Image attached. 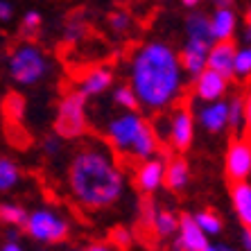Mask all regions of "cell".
<instances>
[{"label":"cell","instance_id":"8992f818","mask_svg":"<svg viewBox=\"0 0 251 251\" xmlns=\"http://www.w3.org/2000/svg\"><path fill=\"white\" fill-rule=\"evenodd\" d=\"M25 228L34 240L41 242H64L68 238V224L50 210H36L25 220Z\"/></svg>","mask_w":251,"mask_h":251},{"label":"cell","instance_id":"8fae6325","mask_svg":"<svg viewBox=\"0 0 251 251\" xmlns=\"http://www.w3.org/2000/svg\"><path fill=\"white\" fill-rule=\"evenodd\" d=\"M206 54H208V41L201 39H190L181 54V66L190 75H199L206 66Z\"/></svg>","mask_w":251,"mask_h":251},{"label":"cell","instance_id":"ffe728a7","mask_svg":"<svg viewBox=\"0 0 251 251\" xmlns=\"http://www.w3.org/2000/svg\"><path fill=\"white\" fill-rule=\"evenodd\" d=\"M186 29L190 39H201V41H210V21L204 16V14H193L188 16L186 21Z\"/></svg>","mask_w":251,"mask_h":251},{"label":"cell","instance_id":"5bb4252c","mask_svg":"<svg viewBox=\"0 0 251 251\" xmlns=\"http://www.w3.org/2000/svg\"><path fill=\"white\" fill-rule=\"evenodd\" d=\"M231 195H233V206L240 222H242V226L249 228L251 226V186L247 181H238L233 183Z\"/></svg>","mask_w":251,"mask_h":251},{"label":"cell","instance_id":"f35d334b","mask_svg":"<svg viewBox=\"0 0 251 251\" xmlns=\"http://www.w3.org/2000/svg\"><path fill=\"white\" fill-rule=\"evenodd\" d=\"M201 251H220V249H217V247H210V245H206Z\"/></svg>","mask_w":251,"mask_h":251},{"label":"cell","instance_id":"2e32d148","mask_svg":"<svg viewBox=\"0 0 251 251\" xmlns=\"http://www.w3.org/2000/svg\"><path fill=\"white\" fill-rule=\"evenodd\" d=\"M233 27H235V16L231 9H226V7H220L217 9V14L213 16V21H210V36L213 39H231V34H233Z\"/></svg>","mask_w":251,"mask_h":251},{"label":"cell","instance_id":"ab89813d","mask_svg":"<svg viewBox=\"0 0 251 251\" xmlns=\"http://www.w3.org/2000/svg\"><path fill=\"white\" fill-rule=\"evenodd\" d=\"M220 251H235V249H231V247H217Z\"/></svg>","mask_w":251,"mask_h":251},{"label":"cell","instance_id":"7a4b0ae2","mask_svg":"<svg viewBox=\"0 0 251 251\" xmlns=\"http://www.w3.org/2000/svg\"><path fill=\"white\" fill-rule=\"evenodd\" d=\"M134 93L145 106L161 109L170 104L179 91L181 75L179 61L170 48L161 43H150L134 59Z\"/></svg>","mask_w":251,"mask_h":251},{"label":"cell","instance_id":"6da1fadb","mask_svg":"<svg viewBox=\"0 0 251 251\" xmlns=\"http://www.w3.org/2000/svg\"><path fill=\"white\" fill-rule=\"evenodd\" d=\"M70 188L79 204L88 208H106L123 195V175L109 154L98 145H86L70 163Z\"/></svg>","mask_w":251,"mask_h":251},{"label":"cell","instance_id":"1f68e13d","mask_svg":"<svg viewBox=\"0 0 251 251\" xmlns=\"http://www.w3.org/2000/svg\"><path fill=\"white\" fill-rule=\"evenodd\" d=\"M242 247H245V251L251 249V233L247 226H245V231H242Z\"/></svg>","mask_w":251,"mask_h":251},{"label":"cell","instance_id":"484cf974","mask_svg":"<svg viewBox=\"0 0 251 251\" xmlns=\"http://www.w3.org/2000/svg\"><path fill=\"white\" fill-rule=\"evenodd\" d=\"M116 104L125 106L129 111H138V98H136L131 86H120L116 91Z\"/></svg>","mask_w":251,"mask_h":251},{"label":"cell","instance_id":"cb8c5ba5","mask_svg":"<svg viewBox=\"0 0 251 251\" xmlns=\"http://www.w3.org/2000/svg\"><path fill=\"white\" fill-rule=\"evenodd\" d=\"M0 220H2V222H7V224H14V226H25L27 213H25L21 206L2 204V206H0Z\"/></svg>","mask_w":251,"mask_h":251},{"label":"cell","instance_id":"44dd1931","mask_svg":"<svg viewBox=\"0 0 251 251\" xmlns=\"http://www.w3.org/2000/svg\"><path fill=\"white\" fill-rule=\"evenodd\" d=\"M176 220L170 210H161V213H156L154 215V222H152V228L154 233L158 235V238H168V235H172L176 231Z\"/></svg>","mask_w":251,"mask_h":251},{"label":"cell","instance_id":"d6a6232c","mask_svg":"<svg viewBox=\"0 0 251 251\" xmlns=\"http://www.w3.org/2000/svg\"><path fill=\"white\" fill-rule=\"evenodd\" d=\"M75 251H113V249L106 245H91V247H86V249H75Z\"/></svg>","mask_w":251,"mask_h":251},{"label":"cell","instance_id":"f1b7e54d","mask_svg":"<svg viewBox=\"0 0 251 251\" xmlns=\"http://www.w3.org/2000/svg\"><path fill=\"white\" fill-rule=\"evenodd\" d=\"M109 21H111V27H113V29H118V32H125V29H127L129 25H131V21H129L127 14H113V16L109 18Z\"/></svg>","mask_w":251,"mask_h":251},{"label":"cell","instance_id":"30bf717a","mask_svg":"<svg viewBox=\"0 0 251 251\" xmlns=\"http://www.w3.org/2000/svg\"><path fill=\"white\" fill-rule=\"evenodd\" d=\"M170 138H172L175 150H179V152H186L190 147V143H193V116L188 109H181L175 116L172 127H170Z\"/></svg>","mask_w":251,"mask_h":251},{"label":"cell","instance_id":"ac0fdd59","mask_svg":"<svg viewBox=\"0 0 251 251\" xmlns=\"http://www.w3.org/2000/svg\"><path fill=\"white\" fill-rule=\"evenodd\" d=\"M186 183H188V163L181 161V158H176V161L170 163L168 172H165V186L170 190L179 193L181 188H186Z\"/></svg>","mask_w":251,"mask_h":251},{"label":"cell","instance_id":"4fadbf2b","mask_svg":"<svg viewBox=\"0 0 251 251\" xmlns=\"http://www.w3.org/2000/svg\"><path fill=\"white\" fill-rule=\"evenodd\" d=\"M226 91V79L215 70H201L197 79V95L201 100H217Z\"/></svg>","mask_w":251,"mask_h":251},{"label":"cell","instance_id":"836d02e7","mask_svg":"<svg viewBox=\"0 0 251 251\" xmlns=\"http://www.w3.org/2000/svg\"><path fill=\"white\" fill-rule=\"evenodd\" d=\"M46 150H48V152H50V154H54V152H57V140L48 138V140H46Z\"/></svg>","mask_w":251,"mask_h":251},{"label":"cell","instance_id":"8d00e7d4","mask_svg":"<svg viewBox=\"0 0 251 251\" xmlns=\"http://www.w3.org/2000/svg\"><path fill=\"white\" fill-rule=\"evenodd\" d=\"M215 2H217V5H220V7H226V5H231L233 0H215Z\"/></svg>","mask_w":251,"mask_h":251},{"label":"cell","instance_id":"e0dca14e","mask_svg":"<svg viewBox=\"0 0 251 251\" xmlns=\"http://www.w3.org/2000/svg\"><path fill=\"white\" fill-rule=\"evenodd\" d=\"M199 120H201V125H204L208 131H213V134L222 131V129L226 127V104H222V102L210 104L208 109H204V111L199 113Z\"/></svg>","mask_w":251,"mask_h":251},{"label":"cell","instance_id":"d6986e66","mask_svg":"<svg viewBox=\"0 0 251 251\" xmlns=\"http://www.w3.org/2000/svg\"><path fill=\"white\" fill-rule=\"evenodd\" d=\"M2 111H5V120L7 125H21L23 120V111H25V100L18 93L9 91L2 100Z\"/></svg>","mask_w":251,"mask_h":251},{"label":"cell","instance_id":"5b68a950","mask_svg":"<svg viewBox=\"0 0 251 251\" xmlns=\"http://www.w3.org/2000/svg\"><path fill=\"white\" fill-rule=\"evenodd\" d=\"M46 57H43L36 48L32 46H21L14 50L12 59H9V70L12 77L21 84H34L46 75Z\"/></svg>","mask_w":251,"mask_h":251},{"label":"cell","instance_id":"4dcf8cb0","mask_svg":"<svg viewBox=\"0 0 251 251\" xmlns=\"http://www.w3.org/2000/svg\"><path fill=\"white\" fill-rule=\"evenodd\" d=\"M9 18H12V7L9 2L0 0V21H9Z\"/></svg>","mask_w":251,"mask_h":251},{"label":"cell","instance_id":"d4e9b609","mask_svg":"<svg viewBox=\"0 0 251 251\" xmlns=\"http://www.w3.org/2000/svg\"><path fill=\"white\" fill-rule=\"evenodd\" d=\"M18 181V170L9 158H0V190H9Z\"/></svg>","mask_w":251,"mask_h":251},{"label":"cell","instance_id":"83f0119b","mask_svg":"<svg viewBox=\"0 0 251 251\" xmlns=\"http://www.w3.org/2000/svg\"><path fill=\"white\" fill-rule=\"evenodd\" d=\"M251 70V54L249 50H240L235 52V59H233V75H240V77H247Z\"/></svg>","mask_w":251,"mask_h":251},{"label":"cell","instance_id":"ba28073f","mask_svg":"<svg viewBox=\"0 0 251 251\" xmlns=\"http://www.w3.org/2000/svg\"><path fill=\"white\" fill-rule=\"evenodd\" d=\"M238 52V46H235L233 39H220L215 46L208 50L206 54V61H208L210 70H215L224 79L233 77V59Z\"/></svg>","mask_w":251,"mask_h":251},{"label":"cell","instance_id":"9a60e30c","mask_svg":"<svg viewBox=\"0 0 251 251\" xmlns=\"http://www.w3.org/2000/svg\"><path fill=\"white\" fill-rule=\"evenodd\" d=\"M109 86H111V73L104 68H98V70H91V73L84 77L82 88H79L77 93H82L84 98H88V95L102 93V91H106Z\"/></svg>","mask_w":251,"mask_h":251},{"label":"cell","instance_id":"7c38bea8","mask_svg":"<svg viewBox=\"0 0 251 251\" xmlns=\"http://www.w3.org/2000/svg\"><path fill=\"white\" fill-rule=\"evenodd\" d=\"M163 181V161L161 158H150L140 165L138 175H136V186L143 193H154Z\"/></svg>","mask_w":251,"mask_h":251},{"label":"cell","instance_id":"e575fe53","mask_svg":"<svg viewBox=\"0 0 251 251\" xmlns=\"http://www.w3.org/2000/svg\"><path fill=\"white\" fill-rule=\"evenodd\" d=\"M0 251H23V249H21V247L16 245V242H7V245L2 247V249H0Z\"/></svg>","mask_w":251,"mask_h":251},{"label":"cell","instance_id":"4316f807","mask_svg":"<svg viewBox=\"0 0 251 251\" xmlns=\"http://www.w3.org/2000/svg\"><path fill=\"white\" fill-rule=\"evenodd\" d=\"M39 29H41V16L36 12H27L23 25H21V34H23L25 39H34V36L39 34Z\"/></svg>","mask_w":251,"mask_h":251},{"label":"cell","instance_id":"603a6c76","mask_svg":"<svg viewBox=\"0 0 251 251\" xmlns=\"http://www.w3.org/2000/svg\"><path fill=\"white\" fill-rule=\"evenodd\" d=\"M195 222H197V226L208 235H217L222 231V220H220L213 210H201V213L195 217Z\"/></svg>","mask_w":251,"mask_h":251},{"label":"cell","instance_id":"3957f363","mask_svg":"<svg viewBox=\"0 0 251 251\" xmlns=\"http://www.w3.org/2000/svg\"><path fill=\"white\" fill-rule=\"evenodd\" d=\"M109 138L118 150H127L134 158H150L156 152V134L150 123L136 113H127L109 123Z\"/></svg>","mask_w":251,"mask_h":251},{"label":"cell","instance_id":"52a82bcc","mask_svg":"<svg viewBox=\"0 0 251 251\" xmlns=\"http://www.w3.org/2000/svg\"><path fill=\"white\" fill-rule=\"evenodd\" d=\"M251 172V150L249 140H231L226 152V176L233 183L247 181Z\"/></svg>","mask_w":251,"mask_h":251},{"label":"cell","instance_id":"74e56055","mask_svg":"<svg viewBox=\"0 0 251 251\" xmlns=\"http://www.w3.org/2000/svg\"><path fill=\"white\" fill-rule=\"evenodd\" d=\"M199 0H183V5H188V7H193V5H197Z\"/></svg>","mask_w":251,"mask_h":251},{"label":"cell","instance_id":"f546056e","mask_svg":"<svg viewBox=\"0 0 251 251\" xmlns=\"http://www.w3.org/2000/svg\"><path fill=\"white\" fill-rule=\"evenodd\" d=\"M113 242L120 247H127L129 242H131V235H129L127 228H116V231H113Z\"/></svg>","mask_w":251,"mask_h":251},{"label":"cell","instance_id":"7402d4cb","mask_svg":"<svg viewBox=\"0 0 251 251\" xmlns=\"http://www.w3.org/2000/svg\"><path fill=\"white\" fill-rule=\"evenodd\" d=\"M242 118H245V120H249V104H247V100L235 98L233 102L226 106V125L231 129H238Z\"/></svg>","mask_w":251,"mask_h":251},{"label":"cell","instance_id":"d590c367","mask_svg":"<svg viewBox=\"0 0 251 251\" xmlns=\"http://www.w3.org/2000/svg\"><path fill=\"white\" fill-rule=\"evenodd\" d=\"M172 251H188V249L181 245V242H179V240H175V245H172Z\"/></svg>","mask_w":251,"mask_h":251},{"label":"cell","instance_id":"9c48e42d","mask_svg":"<svg viewBox=\"0 0 251 251\" xmlns=\"http://www.w3.org/2000/svg\"><path fill=\"white\" fill-rule=\"evenodd\" d=\"M176 228H179V238H176V240H179V242H181L188 251H201L206 245H208L206 233L197 226L195 217L181 215V220L176 222Z\"/></svg>","mask_w":251,"mask_h":251},{"label":"cell","instance_id":"277c9868","mask_svg":"<svg viewBox=\"0 0 251 251\" xmlns=\"http://www.w3.org/2000/svg\"><path fill=\"white\" fill-rule=\"evenodd\" d=\"M84 95L82 93H68L61 104L54 120V129L59 136L64 138H77L86 131V113H84Z\"/></svg>","mask_w":251,"mask_h":251}]
</instances>
